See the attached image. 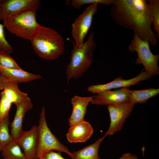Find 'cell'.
<instances>
[{"mask_svg": "<svg viewBox=\"0 0 159 159\" xmlns=\"http://www.w3.org/2000/svg\"><path fill=\"white\" fill-rule=\"evenodd\" d=\"M93 131L91 125L84 120L70 126L66 137L70 143H84L90 138Z\"/></svg>", "mask_w": 159, "mask_h": 159, "instance_id": "13", "label": "cell"}, {"mask_svg": "<svg viewBox=\"0 0 159 159\" xmlns=\"http://www.w3.org/2000/svg\"><path fill=\"white\" fill-rule=\"evenodd\" d=\"M151 77L146 71H143L137 76L130 79L125 80L120 77L106 84L91 85L88 87L87 90L93 94H97L112 89L127 88L138 84L139 82L148 80Z\"/></svg>", "mask_w": 159, "mask_h": 159, "instance_id": "11", "label": "cell"}, {"mask_svg": "<svg viewBox=\"0 0 159 159\" xmlns=\"http://www.w3.org/2000/svg\"><path fill=\"white\" fill-rule=\"evenodd\" d=\"M38 159H41V158H39Z\"/></svg>", "mask_w": 159, "mask_h": 159, "instance_id": "31", "label": "cell"}, {"mask_svg": "<svg viewBox=\"0 0 159 159\" xmlns=\"http://www.w3.org/2000/svg\"><path fill=\"white\" fill-rule=\"evenodd\" d=\"M98 4H90L75 19L72 25L71 34L75 45L81 46L92 25L93 17L97 12Z\"/></svg>", "mask_w": 159, "mask_h": 159, "instance_id": "7", "label": "cell"}, {"mask_svg": "<svg viewBox=\"0 0 159 159\" xmlns=\"http://www.w3.org/2000/svg\"><path fill=\"white\" fill-rule=\"evenodd\" d=\"M39 140L37 150L38 159L45 153L51 151L63 152L68 155L72 159V153L63 145L54 135L49 128L45 116V109L43 107L39 121Z\"/></svg>", "mask_w": 159, "mask_h": 159, "instance_id": "6", "label": "cell"}, {"mask_svg": "<svg viewBox=\"0 0 159 159\" xmlns=\"http://www.w3.org/2000/svg\"><path fill=\"white\" fill-rule=\"evenodd\" d=\"M41 5L39 0H1L0 21L29 11H36Z\"/></svg>", "mask_w": 159, "mask_h": 159, "instance_id": "9", "label": "cell"}, {"mask_svg": "<svg viewBox=\"0 0 159 159\" xmlns=\"http://www.w3.org/2000/svg\"><path fill=\"white\" fill-rule=\"evenodd\" d=\"M94 35V32H91L87 40L80 47L76 46L72 42L70 61L66 66L67 84L72 79L81 77L92 65L96 47Z\"/></svg>", "mask_w": 159, "mask_h": 159, "instance_id": "3", "label": "cell"}, {"mask_svg": "<svg viewBox=\"0 0 159 159\" xmlns=\"http://www.w3.org/2000/svg\"><path fill=\"white\" fill-rule=\"evenodd\" d=\"M38 127L34 125L29 130L23 131L16 140L27 159H38Z\"/></svg>", "mask_w": 159, "mask_h": 159, "instance_id": "12", "label": "cell"}, {"mask_svg": "<svg viewBox=\"0 0 159 159\" xmlns=\"http://www.w3.org/2000/svg\"><path fill=\"white\" fill-rule=\"evenodd\" d=\"M39 158L41 159H66L62 156L61 152H57L53 151H51L45 153Z\"/></svg>", "mask_w": 159, "mask_h": 159, "instance_id": "27", "label": "cell"}, {"mask_svg": "<svg viewBox=\"0 0 159 159\" xmlns=\"http://www.w3.org/2000/svg\"><path fill=\"white\" fill-rule=\"evenodd\" d=\"M93 96L82 97L74 96L71 100L72 111L68 120L69 126L84 120L88 105Z\"/></svg>", "mask_w": 159, "mask_h": 159, "instance_id": "15", "label": "cell"}, {"mask_svg": "<svg viewBox=\"0 0 159 159\" xmlns=\"http://www.w3.org/2000/svg\"><path fill=\"white\" fill-rule=\"evenodd\" d=\"M159 93L158 88H150L140 90H131L129 101L135 104L145 103L150 98Z\"/></svg>", "mask_w": 159, "mask_h": 159, "instance_id": "19", "label": "cell"}, {"mask_svg": "<svg viewBox=\"0 0 159 159\" xmlns=\"http://www.w3.org/2000/svg\"><path fill=\"white\" fill-rule=\"evenodd\" d=\"M1 152L4 159H27L16 140L10 142Z\"/></svg>", "mask_w": 159, "mask_h": 159, "instance_id": "20", "label": "cell"}, {"mask_svg": "<svg viewBox=\"0 0 159 159\" xmlns=\"http://www.w3.org/2000/svg\"><path fill=\"white\" fill-rule=\"evenodd\" d=\"M0 65L3 67L20 69L21 67L10 54L0 50Z\"/></svg>", "mask_w": 159, "mask_h": 159, "instance_id": "23", "label": "cell"}, {"mask_svg": "<svg viewBox=\"0 0 159 159\" xmlns=\"http://www.w3.org/2000/svg\"><path fill=\"white\" fill-rule=\"evenodd\" d=\"M5 79L0 75V90H3Z\"/></svg>", "mask_w": 159, "mask_h": 159, "instance_id": "29", "label": "cell"}, {"mask_svg": "<svg viewBox=\"0 0 159 159\" xmlns=\"http://www.w3.org/2000/svg\"><path fill=\"white\" fill-rule=\"evenodd\" d=\"M114 0H73L71 5L75 8L79 9L83 5L87 4H102L105 5L111 6Z\"/></svg>", "mask_w": 159, "mask_h": 159, "instance_id": "24", "label": "cell"}, {"mask_svg": "<svg viewBox=\"0 0 159 159\" xmlns=\"http://www.w3.org/2000/svg\"><path fill=\"white\" fill-rule=\"evenodd\" d=\"M132 30L134 34L128 49L131 53L137 52L138 57L135 60V64L137 65L142 64L145 71L151 77L158 75L159 55L153 54L150 50L149 42L141 39L135 28Z\"/></svg>", "mask_w": 159, "mask_h": 159, "instance_id": "5", "label": "cell"}, {"mask_svg": "<svg viewBox=\"0 0 159 159\" xmlns=\"http://www.w3.org/2000/svg\"><path fill=\"white\" fill-rule=\"evenodd\" d=\"M147 8L152 19L154 29L156 33L157 37L159 39V0H148Z\"/></svg>", "mask_w": 159, "mask_h": 159, "instance_id": "22", "label": "cell"}, {"mask_svg": "<svg viewBox=\"0 0 159 159\" xmlns=\"http://www.w3.org/2000/svg\"><path fill=\"white\" fill-rule=\"evenodd\" d=\"M104 138H99L92 144L72 153V159H100L98 152L99 147Z\"/></svg>", "mask_w": 159, "mask_h": 159, "instance_id": "18", "label": "cell"}, {"mask_svg": "<svg viewBox=\"0 0 159 159\" xmlns=\"http://www.w3.org/2000/svg\"><path fill=\"white\" fill-rule=\"evenodd\" d=\"M111 15L118 25L132 30L140 38L153 46L158 44L152 28V21L145 0H114L111 6Z\"/></svg>", "mask_w": 159, "mask_h": 159, "instance_id": "1", "label": "cell"}, {"mask_svg": "<svg viewBox=\"0 0 159 159\" xmlns=\"http://www.w3.org/2000/svg\"><path fill=\"white\" fill-rule=\"evenodd\" d=\"M131 91L125 87L114 91L105 90L93 96L90 102L93 104L107 106L128 102Z\"/></svg>", "mask_w": 159, "mask_h": 159, "instance_id": "10", "label": "cell"}, {"mask_svg": "<svg viewBox=\"0 0 159 159\" xmlns=\"http://www.w3.org/2000/svg\"><path fill=\"white\" fill-rule=\"evenodd\" d=\"M36 16V11H27L4 19L3 24L10 33L30 40L40 26Z\"/></svg>", "mask_w": 159, "mask_h": 159, "instance_id": "4", "label": "cell"}, {"mask_svg": "<svg viewBox=\"0 0 159 159\" xmlns=\"http://www.w3.org/2000/svg\"><path fill=\"white\" fill-rule=\"evenodd\" d=\"M10 124L9 115L0 122V152L14 140L9 132Z\"/></svg>", "mask_w": 159, "mask_h": 159, "instance_id": "21", "label": "cell"}, {"mask_svg": "<svg viewBox=\"0 0 159 159\" xmlns=\"http://www.w3.org/2000/svg\"><path fill=\"white\" fill-rule=\"evenodd\" d=\"M4 27L0 24V50L10 54L13 52V49L6 39Z\"/></svg>", "mask_w": 159, "mask_h": 159, "instance_id": "26", "label": "cell"}, {"mask_svg": "<svg viewBox=\"0 0 159 159\" xmlns=\"http://www.w3.org/2000/svg\"></svg>", "mask_w": 159, "mask_h": 159, "instance_id": "32", "label": "cell"}, {"mask_svg": "<svg viewBox=\"0 0 159 159\" xmlns=\"http://www.w3.org/2000/svg\"><path fill=\"white\" fill-rule=\"evenodd\" d=\"M1 1V0H0V2Z\"/></svg>", "mask_w": 159, "mask_h": 159, "instance_id": "30", "label": "cell"}, {"mask_svg": "<svg viewBox=\"0 0 159 159\" xmlns=\"http://www.w3.org/2000/svg\"><path fill=\"white\" fill-rule=\"evenodd\" d=\"M30 41L35 53L44 59H56L64 51L63 37L55 30L49 27L40 25Z\"/></svg>", "mask_w": 159, "mask_h": 159, "instance_id": "2", "label": "cell"}, {"mask_svg": "<svg viewBox=\"0 0 159 159\" xmlns=\"http://www.w3.org/2000/svg\"><path fill=\"white\" fill-rule=\"evenodd\" d=\"M16 107L14 119L10 124V134L14 140H17L23 131V122L26 113L31 110L33 105L31 100L23 101L16 105Z\"/></svg>", "mask_w": 159, "mask_h": 159, "instance_id": "14", "label": "cell"}, {"mask_svg": "<svg viewBox=\"0 0 159 159\" xmlns=\"http://www.w3.org/2000/svg\"><path fill=\"white\" fill-rule=\"evenodd\" d=\"M0 74L7 81L17 84L29 82L42 78L40 75L29 72L21 69L6 68L0 65Z\"/></svg>", "mask_w": 159, "mask_h": 159, "instance_id": "16", "label": "cell"}, {"mask_svg": "<svg viewBox=\"0 0 159 159\" xmlns=\"http://www.w3.org/2000/svg\"><path fill=\"white\" fill-rule=\"evenodd\" d=\"M119 159H139L137 156L130 153L123 154Z\"/></svg>", "mask_w": 159, "mask_h": 159, "instance_id": "28", "label": "cell"}, {"mask_svg": "<svg viewBox=\"0 0 159 159\" xmlns=\"http://www.w3.org/2000/svg\"><path fill=\"white\" fill-rule=\"evenodd\" d=\"M130 102L107 106L110 118L109 128L102 137L105 138L121 130L126 119L130 116L135 105Z\"/></svg>", "mask_w": 159, "mask_h": 159, "instance_id": "8", "label": "cell"}, {"mask_svg": "<svg viewBox=\"0 0 159 159\" xmlns=\"http://www.w3.org/2000/svg\"><path fill=\"white\" fill-rule=\"evenodd\" d=\"M12 103L6 97L3 91L0 94V122L9 115Z\"/></svg>", "mask_w": 159, "mask_h": 159, "instance_id": "25", "label": "cell"}, {"mask_svg": "<svg viewBox=\"0 0 159 159\" xmlns=\"http://www.w3.org/2000/svg\"><path fill=\"white\" fill-rule=\"evenodd\" d=\"M2 91L6 99L15 105L23 101L31 100L27 94L20 90L17 83L8 81L5 79Z\"/></svg>", "mask_w": 159, "mask_h": 159, "instance_id": "17", "label": "cell"}]
</instances>
